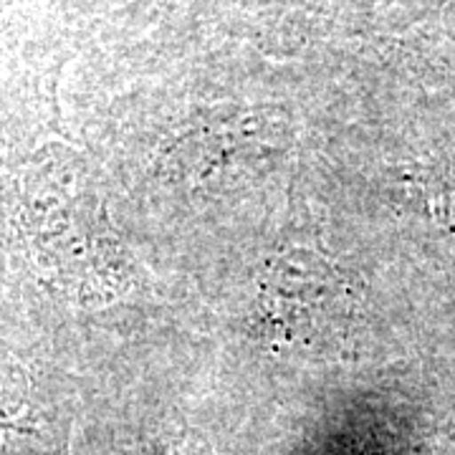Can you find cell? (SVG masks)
<instances>
[{"instance_id": "obj_1", "label": "cell", "mask_w": 455, "mask_h": 455, "mask_svg": "<svg viewBox=\"0 0 455 455\" xmlns=\"http://www.w3.org/2000/svg\"><path fill=\"white\" fill-rule=\"evenodd\" d=\"M8 182V226L41 289L84 309L112 301L124 253L89 164L66 147H46Z\"/></svg>"}, {"instance_id": "obj_2", "label": "cell", "mask_w": 455, "mask_h": 455, "mask_svg": "<svg viewBox=\"0 0 455 455\" xmlns=\"http://www.w3.org/2000/svg\"><path fill=\"white\" fill-rule=\"evenodd\" d=\"M71 420L0 339V455H71Z\"/></svg>"}]
</instances>
